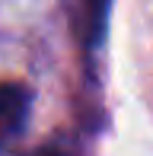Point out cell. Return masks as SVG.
Returning <instances> with one entry per match:
<instances>
[{"mask_svg":"<svg viewBox=\"0 0 153 156\" xmlns=\"http://www.w3.org/2000/svg\"><path fill=\"white\" fill-rule=\"evenodd\" d=\"M112 16V0H67V23L83 51L102 48Z\"/></svg>","mask_w":153,"mask_h":156,"instance_id":"6da1fadb","label":"cell"},{"mask_svg":"<svg viewBox=\"0 0 153 156\" xmlns=\"http://www.w3.org/2000/svg\"><path fill=\"white\" fill-rule=\"evenodd\" d=\"M32 115V89L26 83L3 80L0 83V153H6L29 127Z\"/></svg>","mask_w":153,"mask_h":156,"instance_id":"7a4b0ae2","label":"cell"},{"mask_svg":"<svg viewBox=\"0 0 153 156\" xmlns=\"http://www.w3.org/2000/svg\"><path fill=\"white\" fill-rule=\"evenodd\" d=\"M29 156H67V150L58 147V144H45V147H35Z\"/></svg>","mask_w":153,"mask_h":156,"instance_id":"3957f363","label":"cell"}]
</instances>
